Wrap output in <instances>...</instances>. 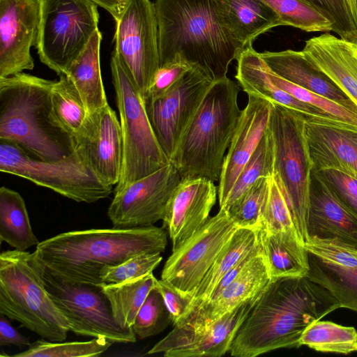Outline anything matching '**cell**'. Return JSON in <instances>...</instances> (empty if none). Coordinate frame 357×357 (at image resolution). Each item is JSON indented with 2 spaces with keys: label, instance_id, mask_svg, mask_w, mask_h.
<instances>
[{
  "label": "cell",
  "instance_id": "1",
  "mask_svg": "<svg viewBox=\"0 0 357 357\" xmlns=\"http://www.w3.org/2000/svg\"><path fill=\"white\" fill-rule=\"evenodd\" d=\"M340 307L330 291L306 276L271 278L237 332L229 353L255 357L300 347L310 324Z\"/></svg>",
  "mask_w": 357,
  "mask_h": 357
},
{
  "label": "cell",
  "instance_id": "2",
  "mask_svg": "<svg viewBox=\"0 0 357 357\" xmlns=\"http://www.w3.org/2000/svg\"><path fill=\"white\" fill-rule=\"evenodd\" d=\"M160 66L179 56L213 81L245 48L229 25L224 0H155Z\"/></svg>",
  "mask_w": 357,
  "mask_h": 357
},
{
  "label": "cell",
  "instance_id": "3",
  "mask_svg": "<svg viewBox=\"0 0 357 357\" xmlns=\"http://www.w3.org/2000/svg\"><path fill=\"white\" fill-rule=\"evenodd\" d=\"M167 231L153 225L133 228L90 229L57 234L40 242L36 259L73 284L103 283L101 271L142 254L161 253Z\"/></svg>",
  "mask_w": 357,
  "mask_h": 357
},
{
  "label": "cell",
  "instance_id": "4",
  "mask_svg": "<svg viewBox=\"0 0 357 357\" xmlns=\"http://www.w3.org/2000/svg\"><path fill=\"white\" fill-rule=\"evenodd\" d=\"M54 82L23 72L0 78V140L44 160L63 159L76 152L74 137L52 113Z\"/></svg>",
  "mask_w": 357,
  "mask_h": 357
},
{
  "label": "cell",
  "instance_id": "5",
  "mask_svg": "<svg viewBox=\"0 0 357 357\" xmlns=\"http://www.w3.org/2000/svg\"><path fill=\"white\" fill-rule=\"evenodd\" d=\"M238 86L229 78L214 82L188 125L169 161L181 179L202 177L219 181L242 110Z\"/></svg>",
  "mask_w": 357,
  "mask_h": 357
},
{
  "label": "cell",
  "instance_id": "6",
  "mask_svg": "<svg viewBox=\"0 0 357 357\" xmlns=\"http://www.w3.org/2000/svg\"><path fill=\"white\" fill-rule=\"evenodd\" d=\"M0 313L49 341L63 342L70 331L45 289L33 252H1Z\"/></svg>",
  "mask_w": 357,
  "mask_h": 357
},
{
  "label": "cell",
  "instance_id": "7",
  "mask_svg": "<svg viewBox=\"0 0 357 357\" xmlns=\"http://www.w3.org/2000/svg\"><path fill=\"white\" fill-rule=\"evenodd\" d=\"M110 67L123 142L121 172L114 194L170 161L151 126L141 92L114 51Z\"/></svg>",
  "mask_w": 357,
  "mask_h": 357
},
{
  "label": "cell",
  "instance_id": "8",
  "mask_svg": "<svg viewBox=\"0 0 357 357\" xmlns=\"http://www.w3.org/2000/svg\"><path fill=\"white\" fill-rule=\"evenodd\" d=\"M271 102L268 129L273 144V176L287 200L298 238L305 244L312 172L305 135V114Z\"/></svg>",
  "mask_w": 357,
  "mask_h": 357
},
{
  "label": "cell",
  "instance_id": "9",
  "mask_svg": "<svg viewBox=\"0 0 357 357\" xmlns=\"http://www.w3.org/2000/svg\"><path fill=\"white\" fill-rule=\"evenodd\" d=\"M0 171L26 178L77 202H96L108 197L113 189L77 151L63 159L44 160L31 157L14 143L0 140Z\"/></svg>",
  "mask_w": 357,
  "mask_h": 357
},
{
  "label": "cell",
  "instance_id": "10",
  "mask_svg": "<svg viewBox=\"0 0 357 357\" xmlns=\"http://www.w3.org/2000/svg\"><path fill=\"white\" fill-rule=\"evenodd\" d=\"M36 45L40 61L66 75L98 29V5L91 0H40Z\"/></svg>",
  "mask_w": 357,
  "mask_h": 357
},
{
  "label": "cell",
  "instance_id": "11",
  "mask_svg": "<svg viewBox=\"0 0 357 357\" xmlns=\"http://www.w3.org/2000/svg\"><path fill=\"white\" fill-rule=\"evenodd\" d=\"M36 261L45 289L68 321L70 331L79 336L105 337L112 344L136 342L132 327L123 328L116 321L100 284L68 282Z\"/></svg>",
  "mask_w": 357,
  "mask_h": 357
},
{
  "label": "cell",
  "instance_id": "12",
  "mask_svg": "<svg viewBox=\"0 0 357 357\" xmlns=\"http://www.w3.org/2000/svg\"><path fill=\"white\" fill-rule=\"evenodd\" d=\"M115 22L114 52L144 98L160 67L154 3L150 0H126Z\"/></svg>",
  "mask_w": 357,
  "mask_h": 357
},
{
  "label": "cell",
  "instance_id": "13",
  "mask_svg": "<svg viewBox=\"0 0 357 357\" xmlns=\"http://www.w3.org/2000/svg\"><path fill=\"white\" fill-rule=\"evenodd\" d=\"M237 228L227 211L220 208L199 230L172 251L163 266L161 280L191 300L202 278Z\"/></svg>",
  "mask_w": 357,
  "mask_h": 357
},
{
  "label": "cell",
  "instance_id": "14",
  "mask_svg": "<svg viewBox=\"0 0 357 357\" xmlns=\"http://www.w3.org/2000/svg\"><path fill=\"white\" fill-rule=\"evenodd\" d=\"M214 82L201 68L193 66L167 93L144 101L151 126L169 160Z\"/></svg>",
  "mask_w": 357,
  "mask_h": 357
},
{
  "label": "cell",
  "instance_id": "15",
  "mask_svg": "<svg viewBox=\"0 0 357 357\" xmlns=\"http://www.w3.org/2000/svg\"><path fill=\"white\" fill-rule=\"evenodd\" d=\"M181 177L171 162L114 193L107 210L113 227L151 226L164 218Z\"/></svg>",
  "mask_w": 357,
  "mask_h": 357
},
{
  "label": "cell",
  "instance_id": "16",
  "mask_svg": "<svg viewBox=\"0 0 357 357\" xmlns=\"http://www.w3.org/2000/svg\"><path fill=\"white\" fill-rule=\"evenodd\" d=\"M260 294L245 301L206 328L175 326L147 354L164 353L166 357H220L225 355L229 351L237 332Z\"/></svg>",
  "mask_w": 357,
  "mask_h": 357
},
{
  "label": "cell",
  "instance_id": "17",
  "mask_svg": "<svg viewBox=\"0 0 357 357\" xmlns=\"http://www.w3.org/2000/svg\"><path fill=\"white\" fill-rule=\"evenodd\" d=\"M40 20V0H0V78L34 68Z\"/></svg>",
  "mask_w": 357,
  "mask_h": 357
},
{
  "label": "cell",
  "instance_id": "18",
  "mask_svg": "<svg viewBox=\"0 0 357 357\" xmlns=\"http://www.w3.org/2000/svg\"><path fill=\"white\" fill-rule=\"evenodd\" d=\"M76 151L106 183L120 178L123 142L120 121L109 105L87 116L75 137Z\"/></svg>",
  "mask_w": 357,
  "mask_h": 357
},
{
  "label": "cell",
  "instance_id": "19",
  "mask_svg": "<svg viewBox=\"0 0 357 357\" xmlns=\"http://www.w3.org/2000/svg\"><path fill=\"white\" fill-rule=\"evenodd\" d=\"M312 170L334 169L357 178V126L305 114Z\"/></svg>",
  "mask_w": 357,
  "mask_h": 357
},
{
  "label": "cell",
  "instance_id": "20",
  "mask_svg": "<svg viewBox=\"0 0 357 357\" xmlns=\"http://www.w3.org/2000/svg\"><path fill=\"white\" fill-rule=\"evenodd\" d=\"M217 196L218 188L211 180L202 177L181 179L162 219V228L169 234L172 251L205 225Z\"/></svg>",
  "mask_w": 357,
  "mask_h": 357
},
{
  "label": "cell",
  "instance_id": "21",
  "mask_svg": "<svg viewBox=\"0 0 357 357\" xmlns=\"http://www.w3.org/2000/svg\"><path fill=\"white\" fill-rule=\"evenodd\" d=\"M248 101L225 156L218 187L220 208L224 204L238 175L266 133L272 102L248 94Z\"/></svg>",
  "mask_w": 357,
  "mask_h": 357
},
{
  "label": "cell",
  "instance_id": "22",
  "mask_svg": "<svg viewBox=\"0 0 357 357\" xmlns=\"http://www.w3.org/2000/svg\"><path fill=\"white\" fill-rule=\"evenodd\" d=\"M306 234L307 238L333 241L357 249V216L336 199L313 170L309 185Z\"/></svg>",
  "mask_w": 357,
  "mask_h": 357
},
{
  "label": "cell",
  "instance_id": "23",
  "mask_svg": "<svg viewBox=\"0 0 357 357\" xmlns=\"http://www.w3.org/2000/svg\"><path fill=\"white\" fill-rule=\"evenodd\" d=\"M271 278L261 251L217 296L192 312L181 325L195 329L208 328L245 301L260 294Z\"/></svg>",
  "mask_w": 357,
  "mask_h": 357
},
{
  "label": "cell",
  "instance_id": "24",
  "mask_svg": "<svg viewBox=\"0 0 357 357\" xmlns=\"http://www.w3.org/2000/svg\"><path fill=\"white\" fill-rule=\"evenodd\" d=\"M302 51L357 105V50L354 43L325 32L306 40Z\"/></svg>",
  "mask_w": 357,
  "mask_h": 357
},
{
  "label": "cell",
  "instance_id": "25",
  "mask_svg": "<svg viewBox=\"0 0 357 357\" xmlns=\"http://www.w3.org/2000/svg\"><path fill=\"white\" fill-rule=\"evenodd\" d=\"M260 54L279 76L357 113V105L327 75L309 61L303 51H265Z\"/></svg>",
  "mask_w": 357,
  "mask_h": 357
},
{
  "label": "cell",
  "instance_id": "26",
  "mask_svg": "<svg viewBox=\"0 0 357 357\" xmlns=\"http://www.w3.org/2000/svg\"><path fill=\"white\" fill-rule=\"evenodd\" d=\"M235 78L243 91L280 104L305 115L340 121L324 111L302 102L280 89L271 79L268 67L252 46H246L236 59ZM342 122V121H341Z\"/></svg>",
  "mask_w": 357,
  "mask_h": 357
},
{
  "label": "cell",
  "instance_id": "27",
  "mask_svg": "<svg viewBox=\"0 0 357 357\" xmlns=\"http://www.w3.org/2000/svg\"><path fill=\"white\" fill-rule=\"evenodd\" d=\"M258 234L271 278L307 275L310 270L309 252L295 230L272 232L259 229Z\"/></svg>",
  "mask_w": 357,
  "mask_h": 357
},
{
  "label": "cell",
  "instance_id": "28",
  "mask_svg": "<svg viewBox=\"0 0 357 357\" xmlns=\"http://www.w3.org/2000/svg\"><path fill=\"white\" fill-rule=\"evenodd\" d=\"M260 249L258 229L238 227L197 287L190 314L209 301L217 284L230 269Z\"/></svg>",
  "mask_w": 357,
  "mask_h": 357
},
{
  "label": "cell",
  "instance_id": "29",
  "mask_svg": "<svg viewBox=\"0 0 357 357\" xmlns=\"http://www.w3.org/2000/svg\"><path fill=\"white\" fill-rule=\"evenodd\" d=\"M101 40L98 29L66 74L79 93L88 115L108 105L100 70Z\"/></svg>",
  "mask_w": 357,
  "mask_h": 357
},
{
  "label": "cell",
  "instance_id": "30",
  "mask_svg": "<svg viewBox=\"0 0 357 357\" xmlns=\"http://www.w3.org/2000/svg\"><path fill=\"white\" fill-rule=\"evenodd\" d=\"M231 30L243 47L261 34L280 26L276 13L261 0H224Z\"/></svg>",
  "mask_w": 357,
  "mask_h": 357
},
{
  "label": "cell",
  "instance_id": "31",
  "mask_svg": "<svg viewBox=\"0 0 357 357\" xmlns=\"http://www.w3.org/2000/svg\"><path fill=\"white\" fill-rule=\"evenodd\" d=\"M0 241L20 251L40 243L31 226L24 199L5 186L0 188Z\"/></svg>",
  "mask_w": 357,
  "mask_h": 357
},
{
  "label": "cell",
  "instance_id": "32",
  "mask_svg": "<svg viewBox=\"0 0 357 357\" xmlns=\"http://www.w3.org/2000/svg\"><path fill=\"white\" fill-rule=\"evenodd\" d=\"M158 280L153 273L120 283L100 285L111 305L114 317L123 328L132 326L136 316Z\"/></svg>",
  "mask_w": 357,
  "mask_h": 357
},
{
  "label": "cell",
  "instance_id": "33",
  "mask_svg": "<svg viewBox=\"0 0 357 357\" xmlns=\"http://www.w3.org/2000/svg\"><path fill=\"white\" fill-rule=\"evenodd\" d=\"M310 280L326 289L342 307L357 312V267L347 268L326 261L308 253Z\"/></svg>",
  "mask_w": 357,
  "mask_h": 357
},
{
  "label": "cell",
  "instance_id": "34",
  "mask_svg": "<svg viewBox=\"0 0 357 357\" xmlns=\"http://www.w3.org/2000/svg\"><path fill=\"white\" fill-rule=\"evenodd\" d=\"M301 344L319 352L349 354L357 351V331L352 326L318 320L305 329Z\"/></svg>",
  "mask_w": 357,
  "mask_h": 357
},
{
  "label": "cell",
  "instance_id": "35",
  "mask_svg": "<svg viewBox=\"0 0 357 357\" xmlns=\"http://www.w3.org/2000/svg\"><path fill=\"white\" fill-rule=\"evenodd\" d=\"M50 95L54 118L75 138L88 116L79 93L70 79L61 75L54 81Z\"/></svg>",
  "mask_w": 357,
  "mask_h": 357
},
{
  "label": "cell",
  "instance_id": "36",
  "mask_svg": "<svg viewBox=\"0 0 357 357\" xmlns=\"http://www.w3.org/2000/svg\"><path fill=\"white\" fill-rule=\"evenodd\" d=\"M278 15L280 26L307 32L333 31V22L307 0H261Z\"/></svg>",
  "mask_w": 357,
  "mask_h": 357
},
{
  "label": "cell",
  "instance_id": "37",
  "mask_svg": "<svg viewBox=\"0 0 357 357\" xmlns=\"http://www.w3.org/2000/svg\"><path fill=\"white\" fill-rule=\"evenodd\" d=\"M273 144L268 129L252 155L243 168L224 204L226 211L257 179L271 177L273 174Z\"/></svg>",
  "mask_w": 357,
  "mask_h": 357
},
{
  "label": "cell",
  "instance_id": "38",
  "mask_svg": "<svg viewBox=\"0 0 357 357\" xmlns=\"http://www.w3.org/2000/svg\"><path fill=\"white\" fill-rule=\"evenodd\" d=\"M112 343L105 337L82 342H52L41 338L13 357H91L106 351Z\"/></svg>",
  "mask_w": 357,
  "mask_h": 357
},
{
  "label": "cell",
  "instance_id": "39",
  "mask_svg": "<svg viewBox=\"0 0 357 357\" xmlns=\"http://www.w3.org/2000/svg\"><path fill=\"white\" fill-rule=\"evenodd\" d=\"M270 177L257 179L227 210L238 227L259 229L266 203Z\"/></svg>",
  "mask_w": 357,
  "mask_h": 357
},
{
  "label": "cell",
  "instance_id": "40",
  "mask_svg": "<svg viewBox=\"0 0 357 357\" xmlns=\"http://www.w3.org/2000/svg\"><path fill=\"white\" fill-rule=\"evenodd\" d=\"M171 323V315L163 298L155 287L140 307L132 330L139 339L143 340L162 333Z\"/></svg>",
  "mask_w": 357,
  "mask_h": 357
},
{
  "label": "cell",
  "instance_id": "41",
  "mask_svg": "<svg viewBox=\"0 0 357 357\" xmlns=\"http://www.w3.org/2000/svg\"><path fill=\"white\" fill-rule=\"evenodd\" d=\"M268 75L272 81L280 89L291 94L298 100L324 111L343 123L357 126L356 112L347 109L337 102L287 81L274 73L269 67Z\"/></svg>",
  "mask_w": 357,
  "mask_h": 357
},
{
  "label": "cell",
  "instance_id": "42",
  "mask_svg": "<svg viewBox=\"0 0 357 357\" xmlns=\"http://www.w3.org/2000/svg\"><path fill=\"white\" fill-rule=\"evenodd\" d=\"M259 229L272 232L284 230L296 231L287 200L273 175L270 177L268 195Z\"/></svg>",
  "mask_w": 357,
  "mask_h": 357
},
{
  "label": "cell",
  "instance_id": "43",
  "mask_svg": "<svg viewBox=\"0 0 357 357\" xmlns=\"http://www.w3.org/2000/svg\"><path fill=\"white\" fill-rule=\"evenodd\" d=\"M162 259L160 253L136 255L117 266L103 268L101 279L105 283H120L133 280L153 273Z\"/></svg>",
  "mask_w": 357,
  "mask_h": 357
},
{
  "label": "cell",
  "instance_id": "44",
  "mask_svg": "<svg viewBox=\"0 0 357 357\" xmlns=\"http://www.w3.org/2000/svg\"><path fill=\"white\" fill-rule=\"evenodd\" d=\"M333 23L340 38L357 44V26L347 0H307Z\"/></svg>",
  "mask_w": 357,
  "mask_h": 357
},
{
  "label": "cell",
  "instance_id": "45",
  "mask_svg": "<svg viewBox=\"0 0 357 357\" xmlns=\"http://www.w3.org/2000/svg\"><path fill=\"white\" fill-rule=\"evenodd\" d=\"M195 66L179 56L160 66L144 97L151 101L167 93Z\"/></svg>",
  "mask_w": 357,
  "mask_h": 357
},
{
  "label": "cell",
  "instance_id": "46",
  "mask_svg": "<svg viewBox=\"0 0 357 357\" xmlns=\"http://www.w3.org/2000/svg\"><path fill=\"white\" fill-rule=\"evenodd\" d=\"M317 172L336 199L357 216V178L334 169Z\"/></svg>",
  "mask_w": 357,
  "mask_h": 357
},
{
  "label": "cell",
  "instance_id": "47",
  "mask_svg": "<svg viewBox=\"0 0 357 357\" xmlns=\"http://www.w3.org/2000/svg\"><path fill=\"white\" fill-rule=\"evenodd\" d=\"M305 248L308 252L326 261L347 268L357 267V249L328 240L309 237Z\"/></svg>",
  "mask_w": 357,
  "mask_h": 357
},
{
  "label": "cell",
  "instance_id": "48",
  "mask_svg": "<svg viewBox=\"0 0 357 357\" xmlns=\"http://www.w3.org/2000/svg\"><path fill=\"white\" fill-rule=\"evenodd\" d=\"M155 287L160 292L171 315L174 326L182 324L190 314L191 300L162 280H158Z\"/></svg>",
  "mask_w": 357,
  "mask_h": 357
},
{
  "label": "cell",
  "instance_id": "49",
  "mask_svg": "<svg viewBox=\"0 0 357 357\" xmlns=\"http://www.w3.org/2000/svg\"><path fill=\"white\" fill-rule=\"evenodd\" d=\"M7 318L0 313V346L14 345L20 348L29 347L31 343L29 338L20 334Z\"/></svg>",
  "mask_w": 357,
  "mask_h": 357
},
{
  "label": "cell",
  "instance_id": "50",
  "mask_svg": "<svg viewBox=\"0 0 357 357\" xmlns=\"http://www.w3.org/2000/svg\"><path fill=\"white\" fill-rule=\"evenodd\" d=\"M98 6H100L109 12L116 20L124 8L126 0H91Z\"/></svg>",
  "mask_w": 357,
  "mask_h": 357
},
{
  "label": "cell",
  "instance_id": "51",
  "mask_svg": "<svg viewBox=\"0 0 357 357\" xmlns=\"http://www.w3.org/2000/svg\"><path fill=\"white\" fill-rule=\"evenodd\" d=\"M354 22L357 26V0H347Z\"/></svg>",
  "mask_w": 357,
  "mask_h": 357
},
{
  "label": "cell",
  "instance_id": "52",
  "mask_svg": "<svg viewBox=\"0 0 357 357\" xmlns=\"http://www.w3.org/2000/svg\"><path fill=\"white\" fill-rule=\"evenodd\" d=\"M354 45H355V44H354ZM355 46H356V50H357V44H356V45H355Z\"/></svg>",
  "mask_w": 357,
  "mask_h": 357
}]
</instances>
